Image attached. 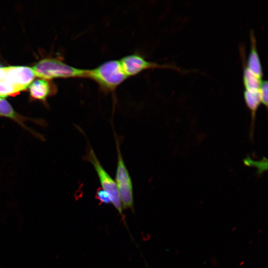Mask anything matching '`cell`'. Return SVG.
<instances>
[{
    "label": "cell",
    "mask_w": 268,
    "mask_h": 268,
    "mask_svg": "<svg viewBox=\"0 0 268 268\" xmlns=\"http://www.w3.org/2000/svg\"><path fill=\"white\" fill-rule=\"evenodd\" d=\"M35 76L44 79L54 78H84L85 69L73 67L60 60L46 58L39 61L32 67Z\"/></svg>",
    "instance_id": "obj_2"
},
{
    "label": "cell",
    "mask_w": 268,
    "mask_h": 268,
    "mask_svg": "<svg viewBox=\"0 0 268 268\" xmlns=\"http://www.w3.org/2000/svg\"><path fill=\"white\" fill-rule=\"evenodd\" d=\"M0 116L5 117L14 121L24 129L38 137L41 136L26 125L25 122L31 120H29V118H27L19 114L14 110L12 106L5 98H0Z\"/></svg>",
    "instance_id": "obj_7"
},
{
    "label": "cell",
    "mask_w": 268,
    "mask_h": 268,
    "mask_svg": "<svg viewBox=\"0 0 268 268\" xmlns=\"http://www.w3.org/2000/svg\"><path fill=\"white\" fill-rule=\"evenodd\" d=\"M0 98H5V97L0 95Z\"/></svg>",
    "instance_id": "obj_14"
},
{
    "label": "cell",
    "mask_w": 268,
    "mask_h": 268,
    "mask_svg": "<svg viewBox=\"0 0 268 268\" xmlns=\"http://www.w3.org/2000/svg\"><path fill=\"white\" fill-rule=\"evenodd\" d=\"M96 198L101 203H111L109 194L101 188H98L96 193Z\"/></svg>",
    "instance_id": "obj_13"
},
{
    "label": "cell",
    "mask_w": 268,
    "mask_h": 268,
    "mask_svg": "<svg viewBox=\"0 0 268 268\" xmlns=\"http://www.w3.org/2000/svg\"><path fill=\"white\" fill-rule=\"evenodd\" d=\"M261 104L268 107V81L263 80L259 89Z\"/></svg>",
    "instance_id": "obj_12"
},
{
    "label": "cell",
    "mask_w": 268,
    "mask_h": 268,
    "mask_svg": "<svg viewBox=\"0 0 268 268\" xmlns=\"http://www.w3.org/2000/svg\"><path fill=\"white\" fill-rule=\"evenodd\" d=\"M119 61L128 77L136 75L147 69L172 67L148 61L143 57L137 54L126 56Z\"/></svg>",
    "instance_id": "obj_6"
},
{
    "label": "cell",
    "mask_w": 268,
    "mask_h": 268,
    "mask_svg": "<svg viewBox=\"0 0 268 268\" xmlns=\"http://www.w3.org/2000/svg\"><path fill=\"white\" fill-rule=\"evenodd\" d=\"M244 98L245 102L251 113L252 125L251 134L253 135L256 112L261 104L259 90H245L244 91Z\"/></svg>",
    "instance_id": "obj_10"
},
{
    "label": "cell",
    "mask_w": 268,
    "mask_h": 268,
    "mask_svg": "<svg viewBox=\"0 0 268 268\" xmlns=\"http://www.w3.org/2000/svg\"><path fill=\"white\" fill-rule=\"evenodd\" d=\"M4 75L1 80L24 90L32 83L35 75L32 67L26 66L3 67Z\"/></svg>",
    "instance_id": "obj_5"
},
{
    "label": "cell",
    "mask_w": 268,
    "mask_h": 268,
    "mask_svg": "<svg viewBox=\"0 0 268 268\" xmlns=\"http://www.w3.org/2000/svg\"><path fill=\"white\" fill-rule=\"evenodd\" d=\"M250 38L251 49L246 67L258 77L262 78L263 75L262 66L257 50L255 37L252 32H251Z\"/></svg>",
    "instance_id": "obj_8"
},
{
    "label": "cell",
    "mask_w": 268,
    "mask_h": 268,
    "mask_svg": "<svg viewBox=\"0 0 268 268\" xmlns=\"http://www.w3.org/2000/svg\"><path fill=\"white\" fill-rule=\"evenodd\" d=\"M28 87L30 96L36 100L45 101L51 92L50 83L44 79L35 80Z\"/></svg>",
    "instance_id": "obj_9"
},
{
    "label": "cell",
    "mask_w": 268,
    "mask_h": 268,
    "mask_svg": "<svg viewBox=\"0 0 268 268\" xmlns=\"http://www.w3.org/2000/svg\"><path fill=\"white\" fill-rule=\"evenodd\" d=\"M84 78L95 82L102 91L112 92L127 78L119 60L106 61L98 67L85 69Z\"/></svg>",
    "instance_id": "obj_1"
},
{
    "label": "cell",
    "mask_w": 268,
    "mask_h": 268,
    "mask_svg": "<svg viewBox=\"0 0 268 268\" xmlns=\"http://www.w3.org/2000/svg\"><path fill=\"white\" fill-rule=\"evenodd\" d=\"M117 151V165L116 173V184L123 208L132 209L134 206L133 184L128 170L125 164L120 144L116 138Z\"/></svg>",
    "instance_id": "obj_3"
},
{
    "label": "cell",
    "mask_w": 268,
    "mask_h": 268,
    "mask_svg": "<svg viewBox=\"0 0 268 268\" xmlns=\"http://www.w3.org/2000/svg\"><path fill=\"white\" fill-rule=\"evenodd\" d=\"M262 81V78L258 77L246 67H245L243 72V83L245 88V90H259Z\"/></svg>",
    "instance_id": "obj_11"
},
{
    "label": "cell",
    "mask_w": 268,
    "mask_h": 268,
    "mask_svg": "<svg viewBox=\"0 0 268 268\" xmlns=\"http://www.w3.org/2000/svg\"><path fill=\"white\" fill-rule=\"evenodd\" d=\"M88 144L85 160L90 162L94 167L102 189L109 194L111 203L122 216L123 208L116 182L103 168L90 145L89 143Z\"/></svg>",
    "instance_id": "obj_4"
}]
</instances>
